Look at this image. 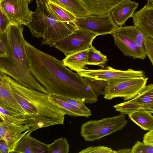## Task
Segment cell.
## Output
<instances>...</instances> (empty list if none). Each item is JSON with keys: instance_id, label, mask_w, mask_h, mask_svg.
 Wrapping results in <instances>:
<instances>
[{"instance_id": "1", "label": "cell", "mask_w": 153, "mask_h": 153, "mask_svg": "<svg viewBox=\"0 0 153 153\" xmlns=\"http://www.w3.org/2000/svg\"><path fill=\"white\" fill-rule=\"evenodd\" d=\"M30 71L52 96L92 104L97 97L83 77L64 65L62 60L37 49L26 40Z\"/></svg>"}, {"instance_id": "2", "label": "cell", "mask_w": 153, "mask_h": 153, "mask_svg": "<svg viewBox=\"0 0 153 153\" xmlns=\"http://www.w3.org/2000/svg\"><path fill=\"white\" fill-rule=\"evenodd\" d=\"M15 96L25 112L28 133L40 128L64 124L66 115L52 96L27 88L9 76Z\"/></svg>"}, {"instance_id": "3", "label": "cell", "mask_w": 153, "mask_h": 153, "mask_svg": "<svg viewBox=\"0 0 153 153\" xmlns=\"http://www.w3.org/2000/svg\"><path fill=\"white\" fill-rule=\"evenodd\" d=\"M9 55L0 57V72L30 89L49 94L33 77L30 70L22 25L10 24L7 29Z\"/></svg>"}, {"instance_id": "4", "label": "cell", "mask_w": 153, "mask_h": 153, "mask_svg": "<svg viewBox=\"0 0 153 153\" xmlns=\"http://www.w3.org/2000/svg\"><path fill=\"white\" fill-rule=\"evenodd\" d=\"M36 9L32 14V20L27 26L33 36L42 38V45L52 47L56 41L72 33L78 28L74 23L60 21L48 9L45 2L35 0Z\"/></svg>"}, {"instance_id": "5", "label": "cell", "mask_w": 153, "mask_h": 153, "mask_svg": "<svg viewBox=\"0 0 153 153\" xmlns=\"http://www.w3.org/2000/svg\"><path fill=\"white\" fill-rule=\"evenodd\" d=\"M127 122L125 115L121 114L98 120H90L82 124L80 134L86 141L98 140L121 130Z\"/></svg>"}, {"instance_id": "6", "label": "cell", "mask_w": 153, "mask_h": 153, "mask_svg": "<svg viewBox=\"0 0 153 153\" xmlns=\"http://www.w3.org/2000/svg\"><path fill=\"white\" fill-rule=\"evenodd\" d=\"M148 78H122L106 80L108 85L105 90L104 98L111 100L121 97L125 101L135 97L146 86Z\"/></svg>"}, {"instance_id": "7", "label": "cell", "mask_w": 153, "mask_h": 153, "mask_svg": "<svg viewBox=\"0 0 153 153\" xmlns=\"http://www.w3.org/2000/svg\"><path fill=\"white\" fill-rule=\"evenodd\" d=\"M97 36L91 32L78 28L71 34L55 42L52 47L63 52L67 56L88 49Z\"/></svg>"}, {"instance_id": "8", "label": "cell", "mask_w": 153, "mask_h": 153, "mask_svg": "<svg viewBox=\"0 0 153 153\" xmlns=\"http://www.w3.org/2000/svg\"><path fill=\"white\" fill-rule=\"evenodd\" d=\"M74 23L78 28L88 30L97 36L111 34L119 27L113 21L110 13L76 17Z\"/></svg>"}, {"instance_id": "9", "label": "cell", "mask_w": 153, "mask_h": 153, "mask_svg": "<svg viewBox=\"0 0 153 153\" xmlns=\"http://www.w3.org/2000/svg\"><path fill=\"white\" fill-rule=\"evenodd\" d=\"M30 2V0H0V9L10 24L27 26L31 21L33 13L29 7Z\"/></svg>"}, {"instance_id": "10", "label": "cell", "mask_w": 153, "mask_h": 153, "mask_svg": "<svg viewBox=\"0 0 153 153\" xmlns=\"http://www.w3.org/2000/svg\"><path fill=\"white\" fill-rule=\"evenodd\" d=\"M76 73L83 77H90L105 81L110 79L119 78L145 77V73L143 71H136L131 69L121 70L109 66L104 69H83Z\"/></svg>"}, {"instance_id": "11", "label": "cell", "mask_w": 153, "mask_h": 153, "mask_svg": "<svg viewBox=\"0 0 153 153\" xmlns=\"http://www.w3.org/2000/svg\"><path fill=\"white\" fill-rule=\"evenodd\" d=\"M113 36L114 43L124 56L133 59L143 60L147 56L145 50H141L134 45L125 26L118 27L111 34Z\"/></svg>"}, {"instance_id": "12", "label": "cell", "mask_w": 153, "mask_h": 153, "mask_svg": "<svg viewBox=\"0 0 153 153\" xmlns=\"http://www.w3.org/2000/svg\"><path fill=\"white\" fill-rule=\"evenodd\" d=\"M28 129L25 124L0 121V139H3L5 141L10 153H14L19 141L28 133Z\"/></svg>"}, {"instance_id": "13", "label": "cell", "mask_w": 153, "mask_h": 153, "mask_svg": "<svg viewBox=\"0 0 153 153\" xmlns=\"http://www.w3.org/2000/svg\"><path fill=\"white\" fill-rule=\"evenodd\" d=\"M0 105L25 116L24 111L12 91L9 76L1 72H0Z\"/></svg>"}, {"instance_id": "14", "label": "cell", "mask_w": 153, "mask_h": 153, "mask_svg": "<svg viewBox=\"0 0 153 153\" xmlns=\"http://www.w3.org/2000/svg\"><path fill=\"white\" fill-rule=\"evenodd\" d=\"M131 17L134 25L147 37L153 39V8L145 5Z\"/></svg>"}, {"instance_id": "15", "label": "cell", "mask_w": 153, "mask_h": 153, "mask_svg": "<svg viewBox=\"0 0 153 153\" xmlns=\"http://www.w3.org/2000/svg\"><path fill=\"white\" fill-rule=\"evenodd\" d=\"M138 4V3L135 1L126 0L116 6L110 13L114 22L118 26H122L131 17Z\"/></svg>"}, {"instance_id": "16", "label": "cell", "mask_w": 153, "mask_h": 153, "mask_svg": "<svg viewBox=\"0 0 153 153\" xmlns=\"http://www.w3.org/2000/svg\"><path fill=\"white\" fill-rule=\"evenodd\" d=\"M90 15H103L111 13L117 5L126 0H80Z\"/></svg>"}, {"instance_id": "17", "label": "cell", "mask_w": 153, "mask_h": 153, "mask_svg": "<svg viewBox=\"0 0 153 153\" xmlns=\"http://www.w3.org/2000/svg\"><path fill=\"white\" fill-rule=\"evenodd\" d=\"M88 49L68 55L62 60L65 65L76 72L83 69H88L87 58Z\"/></svg>"}, {"instance_id": "18", "label": "cell", "mask_w": 153, "mask_h": 153, "mask_svg": "<svg viewBox=\"0 0 153 153\" xmlns=\"http://www.w3.org/2000/svg\"><path fill=\"white\" fill-rule=\"evenodd\" d=\"M51 1L65 8L76 18L86 17L90 15L80 0H41Z\"/></svg>"}, {"instance_id": "19", "label": "cell", "mask_w": 153, "mask_h": 153, "mask_svg": "<svg viewBox=\"0 0 153 153\" xmlns=\"http://www.w3.org/2000/svg\"><path fill=\"white\" fill-rule=\"evenodd\" d=\"M150 111L142 108L128 115V117L142 129L150 131L153 128V116Z\"/></svg>"}, {"instance_id": "20", "label": "cell", "mask_w": 153, "mask_h": 153, "mask_svg": "<svg viewBox=\"0 0 153 153\" xmlns=\"http://www.w3.org/2000/svg\"><path fill=\"white\" fill-rule=\"evenodd\" d=\"M44 1L48 10L56 18L62 21L74 23L76 17L68 10L53 1Z\"/></svg>"}, {"instance_id": "21", "label": "cell", "mask_w": 153, "mask_h": 153, "mask_svg": "<svg viewBox=\"0 0 153 153\" xmlns=\"http://www.w3.org/2000/svg\"><path fill=\"white\" fill-rule=\"evenodd\" d=\"M0 119L1 121L17 124L24 125L26 119L24 114L0 105Z\"/></svg>"}, {"instance_id": "22", "label": "cell", "mask_w": 153, "mask_h": 153, "mask_svg": "<svg viewBox=\"0 0 153 153\" xmlns=\"http://www.w3.org/2000/svg\"><path fill=\"white\" fill-rule=\"evenodd\" d=\"M53 100L58 104L67 115L70 116H80L88 118L87 114L80 109L59 99L57 96H52Z\"/></svg>"}, {"instance_id": "23", "label": "cell", "mask_w": 153, "mask_h": 153, "mask_svg": "<svg viewBox=\"0 0 153 153\" xmlns=\"http://www.w3.org/2000/svg\"><path fill=\"white\" fill-rule=\"evenodd\" d=\"M107 56L96 50L92 45L88 49L87 65H95L104 68L108 61Z\"/></svg>"}, {"instance_id": "24", "label": "cell", "mask_w": 153, "mask_h": 153, "mask_svg": "<svg viewBox=\"0 0 153 153\" xmlns=\"http://www.w3.org/2000/svg\"><path fill=\"white\" fill-rule=\"evenodd\" d=\"M116 111L121 114L130 115L143 108V106L139 104L135 100H131L116 104L114 106Z\"/></svg>"}, {"instance_id": "25", "label": "cell", "mask_w": 153, "mask_h": 153, "mask_svg": "<svg viewBox=\"0 0 153 153\" xmlns=\"http://www.w3.org/2000/svg\"><path fill=\"white\" fill-rule=\"evenodd\" d=\"M125 27L134 45L141 50H145L144 41L145 38L147 36L134 25Z\"/></svg>"}, {"instance_id": "26", "label": "cell", "mask_w": 153, "mask_h": 153, "mask_svg": "<svg viewBox=\"0 0 153 153\" xmlns=\"http://www.w3.org/2000/svg\"><path fill=\"white\" fill-rule=\"evenodd\" d=\"M143 106L153 102V84L146 85L133 98Z\"/></svg>"}, {"instance_id": "27", "label": "cell", "mask_w": 153, "mask_h": 153, "mask_svg": "<svg viewBox=\"0 0 153 153\" xmlns=\"http://www.w3.org/2000/svg\"><path fill=\"white\" fill-rule=\"evenodd\" d=\"M84 78L97 97L101 95H104L105 90L108 85L107 82L90 77Z\"/></svg>"}, {"instance_id": "28", "label": "cell", "mask_w": 153, "mask_h": 153, "mask_svg": "<svg viewBox=\"0 0 153 153\" xmlns=\"http://www.w3.org/2000/svg\"><path fill=\"white\" fill-rule=\"evenodd\" d=\"M69 145L65 138L62 137L48 144L49 153H68Z\"/></svg>"}, {"instance_id": "29", "label": "cell", "mask_w": 153, "mask_h": 153, "mask_svg": "<svg viewBox=\"0 0 153 153\" xmlns=\"http://www.w3.org/2000/svg\"><path fill=\"white\" fill-rule=\"evenodd\" d=\"M30 133L25 135L17 144L14 153H33L31 145Z\"/></svg>"}, {"instance_id": "30", "label": "cell", "mask_w": 153, "mask_h": 153, "mask_svg": "<svg viewBox=\"0 0 153 153\" xmlns=\"http://www.w3.org/2000/svg\"><path fill=\"white\" fill-rule=\"evenodd\" d=\"M9 43L7 30L0 33V57L6 58L9 55Z\"/></svg>"}, {"instance_id": "31", "label": "cell", "mask_w": 153, "mask_h": 153, "mask_svg": "<svg viewBox=\"0 0 153 153\" xmlns=\"http://www.w3.org/2000/svg\"><path fill=\"white\" fill-rule=\"evenodd\" d=\"M131 153H153V146L137 141L132 147Z\"/></svg>"}, {"instance_id": "32", "label": "cell", "mask_w": 153, "mask_h": 153, "mask_svg": "<svg viewBox=\"0 0 153 153\" xmlns=\"http://www.w3.org/2000/svg\"><path fill=\"white\" fill-rule=\"evenodd\" d=\"M31 145L33 153H49L48 144L41 142L32 137Z\"/></svg>"}, {"instance_id": "33", "label": "cell", "mask_w": 153, "mask_h": 153, "mask_svg": "<svg viewBox=\"0 0 153 153\" xmlns=\"http://www.w3.org/2000/svg\"><path fill=\"white\" fill-rule=\"evenodd\" d=\"M79 153H117V151L104 146H90L84 149Z\"/></svg>"}, {"instance_id": "34", "label": "cell", "mask_w": 153, "mask_h": 153, "mask_svg": "<svg viewBox=\"0 0 153 153\" xmlns=\"http://www.w3.org/2000/svg\"><path fill=\"white\" fill-rule=\"evenodd\" d=\"M60 100L69 103L82 110L87 114L89 116L92 114L90 110L86 107L84 103L81 101L73 99L58 97Z\"/></svg>"}, {"instance_id": "35", "label": "cell", "mask_w": 153, "mask_h": 153, "mask_svg": "<svg viewBox=\"0 0 153 153\" xmlns=\"http://www.w3.org/2000/svg\"><path fill=\"white\" fill-rule=\"evenodd\" d=\"M145 50L153 66V39L146 37L144 41Z\"/></svg>"}, {"instance_id": "36", "label": "cell", "mask_w": 153, "mask_h": 153, "mask_svg": "<svg viewBox=\"0 0 153 153\" xmlns=\"http://www.w3.org/2000/svg\"><path fill=\"white\" fill-rule=\"evenodd\" d=\"M0 10V33H1L7 30L10 23L6 15L1 10Z\"/></svg>"}, {"instance_id": "37", "label": "cell", "mask_w": 153, "mask_h": 153, "mask_svg": "<svg viewBox=\"0 0 153 153\" xmlns=\"http://www.w3.org/2000/svg\"><path fill=\"white\" fill-rule=\"evenodd\" d=\"M143 143L146 144L153 146V128L144 134Z\"/></svg>"}, {"instance_id": "38", "label": "cell", "mask_w": 153, "mask_h": 153, "mask_svg": "<svg viewBox=\"0 0 153 153\" xmlns=\"http://www.w3.org/2000/svg\"><path fill=\"white\" fill-rule=\"evenodd\" d=\"M0 153H10L8 146L3 139H0Z\"/></svg>"}, {"instance_id": "39", "label": "cell", "mask_w": 153, "mask_h": 153, "mask_svg": "<svg viewBox=\"0 0 153 153\" xmlns=\"http://www.w3.org/2000/svg\"><path fill=\"white\" fill-rule=\"evenodd\" d=\"M143 108L150 110L152 114L153 113V102L143 106Z\"/></svg>"}, {"instance_id": "40", "label": "cell", "mask_w": 153, "mask_h": 153, "mask_svg": "<svg viewBox=\"0 0 153 153\" xmlns=\"http://www.w3.org/2000/svg\"><path fill=\"white\" fill-rule=\"evenodd\" d=\"M131 149L128 148H123L118 150L117 153H131Z\"/></svg>"}, {"instance_id": "41", "label": "cell", "mask_w": 153, "mask_h": 153, "mask_svg": "<svg viewBox=\"0 0 153 153\" xmlns=\"http://www.w3.org/2000/svg\"><path fill=\"white\" fill-rule=\"evenodd\" d=\"M146 5L148 7L153 8V0H147Z\"/></svg>"}, {"instance_id": "42", "label": "cell", "mask_w": 153, "mask_h": 153, "mask_svg": "<svg viewBox=\"0 0 153 153\" xmlns=\"http://www.w3.org/2000/svg\"><path fill=\"white\" fill-rule=\"evenodd\" d=\"M31 0L32 1L33 0Z\"/></svg>"}]
</instances>
